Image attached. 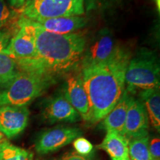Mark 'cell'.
Segmentation results:
<instances>
[{
	"instance_id": "1",
	"label": "cell",
	"mask_w": 160,
	"mask_h": 160,
	"mask_svg": "<svg viewBox=\"0 0 160 160\" xmlns=\"http://www.w3.org/2000/svg\"><path fill=\"white\" fill-rule=\"evenodd\" d=\"M130 59L128 53L113 61L82 68L80 74L89 100L91 124L101 122L121 99Z\"/></svg>"
},
{
	"instance_id": "2",
	"label": "cell",
	"mask_w": 160,
	"mask_h": 160,
	"mask_svg": "<svg viewBox=\"0 0 160 160\" xmlns=\"http://www.w3.org/2000/svg\"><path fill=\"white\" fill-rule=\"evenodd\" d=\"M31 22L34 28L37 59L20 70L55 77L74 69L82 61L86 46L85 37L76 33H51L41 28L34 22Z\"/></svg>"
},
{
	"instance_id": "3",
	"label": "cell",
	"mask_w": 160,
	"mask_h": 160,
	"mask_svg": "<svg viewBox=\"0 0 160 160\" xmlns=\"http://www.w3.org/2000/svg\"><path fill=\"white\" fill-rule=\"evenodd\" d=\"M52 76L20 71L7 85L0 88V106H28L55 83Z\"/></svg>"
},
{
	"instance_id": "4",
	"label": "cell",
	"mask_w": 160,
	"mask_h": 160,
	"mask_svg": "<svg viewBox=\"0 0 160 160\" xmlns=\"http://www.w3.org/2000/svg\"><path fill=\"white\" fill-rule=\"evenodd\" d=\"M125 89L131 93L137 89L159 88V62L155 53L142 49L129 60L125 73Z\"/></svg>"
},
{
	"instance_id": "5",
	"label": "cell",
	"mask_w": 160,
	"mask_h": 160,
	"mask_svg": "<svg viewBox=\"0 0 160 160\" xmlns=\"http://www.w3.org/2000/svg\"><path fill=\"white\" fill-rule=\"evenodd\" d=\"M14 11L19 17L31 21L82 16L85 13V0H26Z\"/></svg>"
},
{
	"instance_id": "6",
	"label": "cell",
	"mask_w": 160,
	"mask_h": 160,
	"mask_svg": "<svg viewBox=\"0 0 160 160\" xmlns=\"http://www.w3.org/2000/svg\"><path fill=\"white\" fill-rule=\"evenodd\" d=\"M17 17L19 29L12 37L7 48L4 52L11 56L17 61L20 69L37 60V51L35 42L34 28L31 21L19 17L18 14Z\"/></svg>"
},
{
	"instance_id": "7",
	"label": "cell",
	"mask_w": 160,
	"mask_h": 160,
	"mask_svg": "<svg viewBox=\"0 0 160 160\" xmlns=\"http://www.w3.org/2000/svg\"><path fill=\"white\" fill-rule=\"evenodd\" d=\"M128 52L118 45L108 30H102L85 46L82 58V68L113 61Z\"/></svg>"
},
{
	"instance_id": "8",
	"label": "cell",
	"mask_w": 160,
	"mask_h": 160,
	"mask_svg": "<svg viewBox=\"0 0 160 160\" xmlns=\"http://www.w3.org/2000/svg\"><path fill=\"white\" fill-rule=\"evenodd\" d=\"M82 133L79 128L57 126L40 134L36 142L35 149L39 154H48L73 142Z\"/></svg>"
},
{
	"instance_id": "9",
	"label": "cell",
	"mask_w": 160,
	"mask_h": 160,
	"mask_svg": "<svg viewBox=\"0 0 160 160\" xmlns=\"http://www.w3.org/2000/svg\"><path fill=\"white\" fill-rule=\"evenodd\" d=\"M27 106H0V131L7 139H13L25 131L29 121Z\"/></svg>"
},
{
	"instance_id": "10",
	"label": "cell",
	"mask_w": 160,
	"mask_h": 160,
	"mask_svg": "<svg viewBox=\"0 0 160 160\" xmlns=\"http://www.w3.org/2000/svg\"><path fill=\"white\" fill-rule=\"evenodd\" d=\"M149 119L143 103L131 95L122 135L128 140L148 136Z\"/></svg>"
},
{
	"instance_id": "11",
	"label": "cell",
	"mask_w": 160,
	"mask_h": 160,
	"mask_svg": "<svg viewBox=\"0 0 160 160\" xmlns=\"http://www.w3.org/2000/svg\"><path fill=\"white\" fill-rule=\"evenodd\" d=\"M63 93L66 99L78 112L81 119L85 122L91 124V108L81 74H69L68 76L65 79Z\"/></svg>"
},
{
	"instance_id": "12",
	"label": "cell",
	"mask_w": 160,
	"mask_h": 160,
	"mask_svg": "<svg viewBox=\"0 0 160 160\" xmlns=\"http://www.w3.org/2000/svg\"><path fill=\"white\" fill-rule=\"evenodd\" d=\"M43 117L50 124L73 123L82 119L78 112L66 99L63 91L48 102L43 111Z\"/></svg>"
},
{
	"instance_id": "13",
	"label": "cell",
	"mask_w": 160,
	"mask_h": 160,
	"mask_svg": "<svg viewBox=\"0 0 160 160\" xmlns=\"http://www.w3.org/2000/svg\"><path fill=\"white\" fill-rule=\"evenodd\" d=\"M33 22L45 31L57 34L73 33L83 28L87 23L85 18L81 16L48 18Z\"/></svg>"
},
{
	"instance_id": "14",
	"label": "cell",
	"mask_w": 160,
	"mask_h": 160,
	"mask_svg": "<svg viewBox=\"0 0 160 160\" xmlns=\"http://www.w3.org/2000/svg\"><path fill=\"white\" fill-rule=\"evenodd\" d=\"M131 94L125 89L117 105L102 120V126L106 131H113L122 134Z\"/></svg>"
},
{
	"instance_id": "15",
	"label": "cell",
	"mask_w": 160,
	"mask_h": 160,
	"mask_svg": "<svg viewBox=\"0 0 160 160\" xmlns=\"http://www.w3.org/2000/svg\"><path fill=\"white\" fill-rule=\"evenodd\" d=\"M128 145L129 140L125 136L116 131H108L97 148L105 151L111 160H130Z\"/></svg>"
},
{
	"instance_id": "16",
	"label": "cell",
	"mask_w": 160,
	"mask_h": 160,
	"mask_svg": "<svg viewBox=\"0 0 160 160\" xmlns=\"http://www.w3.org/2000/svg\"><path fill=\"white\" fill-rule=\"evenodd\" d=\"M140 100L143 103L148 117L149 123L158 132L160 130V93L159 88L143 90L140 93Z\"/></svg>"
},
{
	"instance_id": "17",
	"label": "cell",
	"mask_w": 160,
	"mask_h": 160,
	"mask_svg": "<svg viewBox=\"0 0 160 160\" xmlns=\"http://www.w3.org/2000/svg\"><path fill=\"white\" fill-rule=\"evenodd\" d=\"M21 71L17 61L5 52L0 53V88L7 85Z\"/></svg>"
},
{
	"instance_id": "18",
	"label": "cell",
	"mask_w": 160,
	"mask_h": 160,
	"mask_svg": "<svg viewBox=\"0 0 160 160\" xmlns=\"http://www.w3.org/2000/svg\"><path fill=\"white\" fill-rule=\"evenodd\" d=\"M33 152L6 140L0 143V160H33Z\"/></svg>"
},
{
	"instance_id": "19",
	"label": "cell",
	"mask_w": 160,
	"mask_h": 160,
	"mask_svg": "<svg viewBox=\"0 0 160 160\" xmlns=\"http://www.w3.org/2000/svg\"><path fill=\"white\" fill-rule=\"evenodd\" d=\"M149 136L129 140L130 160H152L150 154Z\"/></svg>"
},
{
	"instance_id": "20",
	"label": "cell",
	"mask_w": 160,
	"mask_h": 160,
	"mask_svg": "<svg viewBox=\"0 0 160 160\" xmlns=\"http://www.w3.org/2000/svg\"><path fill=\"white\" fill-rule=\"evenodd\" d=\"M73 146L74 148L75 152L78 154L82 156H88L92 155L93 152V145L89 140L84 137H78L73 140Z\"/></svg>"
},
{
	"instance_id": "21",
	"label": "cell",
	"mask_w": 160,
	"mask_h": 160,
	"mask_svg": "<svg viewBox=\"0 0 160 160\" xmlns=\"http://www.w3.org/2000/svg\"><path fill=\"white\" fill-rule=\"evenodd\" d=\"M13 16V11H11L5 3V0H0V30L9 24Z\"/></svg>"
},
{
	"instance_id": "22",
	"label": "cell",
	"mask_w": 160,
	"mask_h": 160,
	"mask_svg": "<svg viewBox=\"0 0 160 160\" xmlns=\"http://www.w3.org/2000/svg\"><path fill=\"white\" fill-rule=\"evenodd\" d=\"M14 34L15 32L11 28L0 30V53L5 51L12 37Z\"/></svg>"
},
{
	"instance_id": "23",
	"label": "cell",
	"mask_w": 160,
	"mask_h": 160,
	"mask_svg": "<svg viewBox=\"0 0 160 160\" xmlns=\"http://www.w3.org/2000/svg\"><path fill=\"white\" fill-rule=\"evenodd\" d=\"M148 148L152 160H160V139L159 137L149 139Z\"/></svg>"
},
{
	"instance_id": "24",
	"label": "cell",
	"mask_w": 160,
	"mask_h": 160,
	"mask_svg": "<svg viewBox=\"0 0 160 160\" xmlns=\"http://www.w3.org/2000/svg\"><path fill=\"white\" fill-rule=\"evenodd\" d=\"M61 160H94V159L93 155L85 157V156L78 154L75 151H70L64 154Z\"/></svg>"
},
{
	"instance_id": "25",
	"label": "cell",
	"mask_w": 160,
	"mask_h": 160,
	"mask_svg": "<svg viewBox=\"0 0 160 160\" xmlns=\"http://www.w3.org/2000/svg\"><path fill=\"white\" fill-rule=\"evenodd\" d=\"M105 1H108V0H85V4H87V9L90 10L97 6L99 3Z\"/></svg>"
},
{
	"instance_id": "26",
	"label": "cell",
	"mask_w": 160,
	"mask_h": 160,
	"mask_svg": "<svg viewBox=\"0 0 160 160\" xmlns=\"http://www.w3.org/2000/svg\"><path fill=\"white\" fill-rule=\"evenodd\" d=\"M7 1L9 3V5L14 9L19 8L20 6L22 5L23 4L22 0H7Z\"/></svg>"
},
{
	"instance_id": "27",
	"label": "cell",
	"mask_w": 160,
	"mask_h": 160,
	"mask_svg": "<svg viewBox=\"0 0 160 160\" xmlns=\"http://www.w3.org/2000/svg\"><path fill=\"white\" fill-rule=\"evenodd\" d=\"M153 1L154 2L158 13H159V11H160V0H153Z\"/></svg>"
},
{
	"instance_id": "28",
	"label": "cell",
	"mask_w": 160,
	"mask_h": 160,
	"mask_svg": "<svg viewBox=\"0 0 160 160\" xmlns=\"http://www.w3.org/2000/svg\"><path fill=\"white\" fill-rule=\"evenodd\" d=\"M7 140V138L5 137V135L3 134L2 133V131H0V143L3 142H5Z\"/></svg>"
},
{
	"instance_id": "29",
	"label": "cell",
	"mask_w": 160,
	"mask_h": 160,
	"mask_svg": "<svg viewBox=\"0 0 160 160\" xmlns=\"http://www.w3.org/2000/svg\"><path fill=\"white\" fill-rule=\"evenodd\" d=\"M22 1H23V3H24V2H25V1H26V0H22Z\"/></svg>"
}]
</instances>
